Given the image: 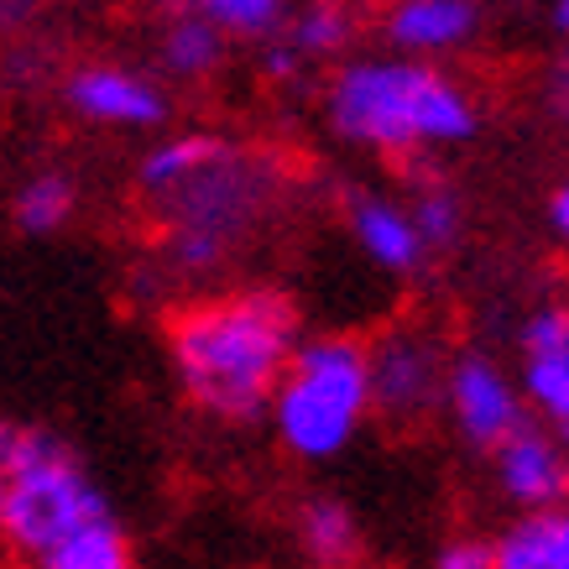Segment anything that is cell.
I'll return each mask as SVG.
<instances>
[{"instance_id": "obj_16", "label": "cell", "mask_w": 569, "mask_h": 569, "mask_svg": "<svg viewBox=\"0 0 569 569\" xmlns=\"http://www.w3.org/2000/svg\"><path fill=\"white\" fill-rule=\"evenodd\" d=\"M220 63H224V37L214 32L204 17L183 11V17L162 32V69L178 73V79H204V73H214Z\"/></svg>"}, {"instance_id": "obj_19", "label": "cell", "mask_w": 569, "mask_h": 569, "mask_svg": "<svg viewBox=\"0 0 569 569\" xmlns=\"http://www.w3.org/2000/svg\"><path fill=\"white\" fill-rule=\"evenodd\" d=\"M220 37H272L282 21V0H189Z\"/></svg>"}, {"instance_id": "obj_7", "label": "cell", "mask_w": 569, "mask_h": 569, "mask_svg": "<svg viewBox=\"0 0 569 569\" xmlns=\"http://www.w3.org/2000/svg\"><path fill=\"white\" fill-rule=\"evenodd\" d=\"M445 408L455 433L476 449H497L507 433L528 423L522 392L486 350H455L445 371Z\"/></svg>"}, {"instance_id": "obj_13", "label": "cell", "mask_w": 569, "mask_h": 569, "mask_svg": "<svg viewBox=\"0 0 569 569\" xmlns=\"http://www.w3.org/2000/svg\"><path fill=\"white\" fill-rule=\"evenodd\" d=\"M298 543L319 569H350L361 559V522L340 497H313L298 512Z\"/></svg>"}, {"instance_id": "obj_24", "label": "cell", "mask_w": 569, "mask_h": 569, "mask_svg": "<svg viewBox=\"0 0 569 569\" xmlns=\"http://www.w3.org/2000/svg\"><path fill=\"white\" fill-rule=\"evenodd\" d=\"M491 569H543V553H538V543H533L528 518L491 543Z\"/></svg>"}, {"instance_id": "obj_5", "label": "cell", "mask_w": 569, "mask_h": 569, "mask_svg": "<svg viewBox=\"0 0 569 569\" xmlns=\"http://www.w3.org/2000/svg\"><path fill=\"white\" fill-rule=\"evenodd\" d=\"M277 183L282 178L267 157L241 152L236 141H220L183 183L157 193L152 209L162 214V230H189V236H209V241L230 246L261 220Z\"/></svg>"}, {"instance_id": "obj_10", "label": "cell", "mask_w": 569, "mask_h": 569, "mask_svg": "<svg viewBox=\"0 0 569 569\" xmlns=\"http://www.w3.org/2000/svg\"><path fill=\"white\" fill-rule=\"evenodd\" d=\"M350 236L366 251V261H377L381 272L392 277H418L423 261H429L408 209L397 199H381V193H356L350 199Z\"/></svg>"}, {"instance_id": "obj_15", "label": "cell", "mask_w": 569, "mask_h": 569, "mask_svg": "<svg viewBox=\"0 0 569 569\" xmlns=\"http://www.w3.org/2000/svg\"><path fill=\"white\" fill-rule=\"evenodd\" d=\"M224 137H209V131H183V137H168V141H157L152 152L137 162V183L147 199H157V193H168L173 183H183V178L204 162L214 147H220Z\"/></svg>"}, {"instance_id": "obj_14", "label": "cell", "mask_w": 569, "mask_h": 569, "mask_svg": "<svg viewBox=\"0 0 569 569\" xmlns=\"http://www.w3.org/2000/svg\"><path fill=\"white\" fill-rule=\"evenodd\" d=\"M73 209H79V183L63 168H37L11 193V220L21 236H58L73 220Z\"/></svg>"}, {"instance_id": "obj_22", "label": "cell", "mask_w": 569, "mask_h": 569, "mask_svg": "<svg viewBox=\"0 0 569 569\" xmlns=\"http://www.w3.org/2000/svg\"><path fill=\"white\" fill-rule=\"evenodd\" d=\"M224 251H230V246L209 241V236H189V230H168V261H173L178 272H189V277H209V272H214V267L224 261Z\"/></svg>"}, {"instance_id": "obj_29", "label": "cell", "mask_w": 569, "mask_h": 569, "mask_svg": "<svg viewBox=\"0 0 569 569\" xmlns=\"http://www.w3.org/2000/svg\"><path fill=\"white\" fill-rule=\"evenodd\" d=\"M293 69H298V52L293 48H267V73H272V79H288Z\"/></svg>"}, {"instance_id": "obj_11", "label": "cell", "mask_w": 569, "mask_h": 569, "mask_svg": "<svg viewBox=\"0 0 569 569\" xmlns=\"http://www.w3.org/2000/svg\"><path fill=\"white\" fill-rule=\"evenodd\" d=\"M476 0H402L387 17V37L402 52H449L476 37Z\"/></svg>"}, {"instance_id": "obj_30", "label": "cell", "mask_w": 569, "mask_h": 569, "mask_svg": "<svg viewBox=\"0 0 569 569\" xmlns=\"http://www.w3.org/2000/svg\"><path fill=\"white\" fill-rule=\"evenodd\" d=\"M553 21H559V32H569V0H553Z\"/></svg>"}, {"instance_id": "obj_6", "label": "cell", "mask_w": 569, "mask_h": 569, "mask_svg": "<svg viewBox=\"0 0 569 569\" xmlns=\"http://www.w3.org/2000/svg\"><path fill=\"white\" fill-rule=\"evenodd\" d=\"M449 346L423 319H392L366 340V381H371V413L392 429H418L445 408Z\"/></svg>"}, {"instance_id": "obj_28", "label": "cell", "mask_w": 569, "mask_h": 569, "mask_svg": "<svg viewBox=\"0 0 569 569\" xmlns=\"http://www.w3.org/2000/svg\"><path fill=\"white\" fill-rule=\"evenodd\" d=\"M549 100H553V110H559V121H569V58L559 63V73H553Z\"/></svg>"}, {"instance_id": "obj_2", "label": "cell", "mask_w": 569, "mask_h": 569, "mask_svg": "<svg viewBox=\"0 0 569 569\" xmlns=\"http://www.w3.org/2000/svg\"><path fill=\"white\" fill-rule=\"evenodd\" d=\"M325 116L340 141L387 157H408L418 147H460L481 131L476 94L418 58L346 63L325 94Z\"/></svg>"}, {"instance_id": "obj_23", "label": "cell", "mask_w": 569, "mask_h": 569, "mask_svg": "<svg viewBox=\"0 0 569 569\" xmlns=\"http://www.w3.org/2000/svg\"><path fill=\"white\" fill-rule=\"evenodd\" d=\"M528 528H533V543L543 553V569H569V501L549 507V512H533Z\"/></svg>"}, {"instance_id": "obj_26", "label": "cell", "mask_w": 569, "mask_h": 569, "mask_svg": "<svg viewBox=\"0 0 569 569\" xmlns=\"http://www.w3.org/2000/svg\"><path fill=\"white\" fill-rule=\"evenodd\" d=\"M37 6H42V0H0V32H21V27H32Z\"/></svg>"}, {"instance_id": "obj_9", "label": "cell", "mask_w": 569, "mask_h": 569, "mask_svg": "<svg viewBox=\"0 0 569 569\" xmlns=\"http://www.w3.org/2000/svg\"><path fill=\"white\" fill-rule=\"evenodd\" d=\"M497 486L518 501L522 512H549V507H565L569 501V455L559 449V439H549L543 429L522 423L518 433H507L497 449Z\"/></svg>"}, {"instance_id": "obj_31", "label": "cell", "mask_w": 569, "mask_h": 569, "mask_svg": "<svg viewBox=\"0 0 569 569\" xmlns=\"http://www.w3.org/2000/svg\"><path fill=\"white\" fill-rule=\"evenodd\" d=\"M559 449H565V455H569V423H565V429H559Z\"/></svg>"}, {"instance_id": "obj_3", "label": "cell", "mask_w": 569, "mask_h": 569, "mask_svg": "<svg viewBox=\"0 0 569 569\" xmlns=\"http://www.w3.org/2000/svg\"><path fill=\"white\" fill-rule=\"evenodd\" d=\"M0 460H6V501H0V538L6 549L32 565L37 553L63 543L73 528L104 518L110 497L52 429L0 418Z\"/></svg>"}, {"instance_id": "obj_4", "label": "cell", "mask_w": 569, "mask_h": 569, "mask_svg": "<svg viewBox=\"0 0 569 569\" xmlns=\"http://www.w3.org/2000/svg\"><path fill=\"white\" fill-rule=\"evenodd\" d=\"M277 445L293 460H335L356 445L371 418V381H366V340L356 335H313L293 350V361L277 381L272 402Z\"/></svg>"}, {"instance_id": "obj_21", "label": "cell", "mask_w": 569, "mask_h": 569, "mask_svg": "<svg viewBox=\"0 0 569 569\" xmlns=\"http://www.w3.org/2000/svg\"><path fill=\"white\" fill-rule=\"evenodd\" d=\"M522 356L569 361V309L565 303H543L538 313H528V325H522Z\"/></svg>"}, {"instance_id": "obj_12", "label": "cell", "mask_w": 569, "mask_h": 569, "mask_svg": "<svg viewBox=\"0 0 569 569\" xmlns=\"http://www.w3.org/2000/svg\"><path fill=\"white\" fill-rule=\"evenodd\" d=\"M27 569H137V543H131L116 512H104V518L73 528L48 553H37Z\"/></svg>"}, {"instance_id": "obj_20", "label": "cell", "mask_w": 569, "mask_h": 569, "mask_svg": "<svg viewBox=\"0 0 569 569\" xmlns=\"http://www.w3.org/2000/svg\"><path fill=\"white\" fill-rule=\"evenodd\" d=\"M522 408H538V413L559 423H569V361H553V356H522Z\"/></svg>"}, {"instance_id": "obj_8", "label": "cell", "mask_w": 569, "mask_h": 569, "mask_svg": "<svg viewBox=\"0 0 569 569\" xmlns=\"http://www.w3.org/2000/svg\"><path fill=\"white\" fill-rule=\"evenodd\" d=\"M63 104H69L79 121L89 126H110V131H152L168 121V94L137 69L121 63H89L73 69L63 84Z\"/></svg>"}, {"instance_id": "obj_32", "label": "cell", "mask_w": 569, "mask_h": 569, "mask_svg": "<svg viewBox=\"0 0 569 569\" xmlns=\"http://www.w3.org/2000/svg\"><path fill=\"white\" fill-rule=\"evenodd\" d=\"M0 501H6V460H0Z\"/></svg>"}, {"instance_id": "obj_17", "label": "cell", "mask_w": 569, "mask_h": 569, "mask_svg": "<svg viewBox=\"0 0 569 569\" xmlns=\"http://www.w3.org/2000/svg\"><path fill=\"white\" fill-rule=\"evenodd\" d=\"M408 220H413L418 241H423V251H449V246H460V236H466V204H460V193L445 189V183H429V189L413 199V209H408Z\"/></svg>"}, {"instance_id": "obj_25", "label": "cell", "mask_w": 569, "mask_h": 569, "mask_svg": "<svg viewBox=\"0 0 569 569\" xmlns=\"http://www.w3.org/2000/svg\"><path fill=\"white\" fill-rule=\"evenodd\" d=\"M433 569H491V543L486 538H449Z\"/></svg>"}, {"instance_id": "obj_27", "label": "cell", "mask_w": 569, "mask_h": 569, "mask_svg": "<svg viewBox=\"0 0 569 569\" xmlns=\"http://www.w3.org/2000/svg\"><path fill=\"white\" fill-rule=\"evenodd\" d=\"M549 224L559 241H569V183H559V189L549 193Z\"/></svg>"}, {"instance_id": "obj_18", "label": "cell", "mask_w": 569, "mask_h": 569, "mask_svg": "<svg viewBox=\"0 0 569 569\" xmlns=\"http://www.w3.org/2000/svg\"><path fill=\"white\" fill-rule=\"evenodd\" d=\"M346 42H350V11L340 0H313V6L298 11L293 42H288V48H293L298 58H335Z\"/></svg>"}, {"instance_id": "obj_1", "label": "cell", "mask_w": 569, "mask_h": 569, "mask_svg": "<svg viewBox=\"0 0 569 569\" xmlns=\"http://www.w3.org/2000/svg\"><path fill=\"white\" fill-rule=\"evenodd\" d=\"M298 350V309L272 288L204 298L173 313L168 361L173 377L214 423H251L267 413L277 381Z\"/></svg>"}]
</instances>
